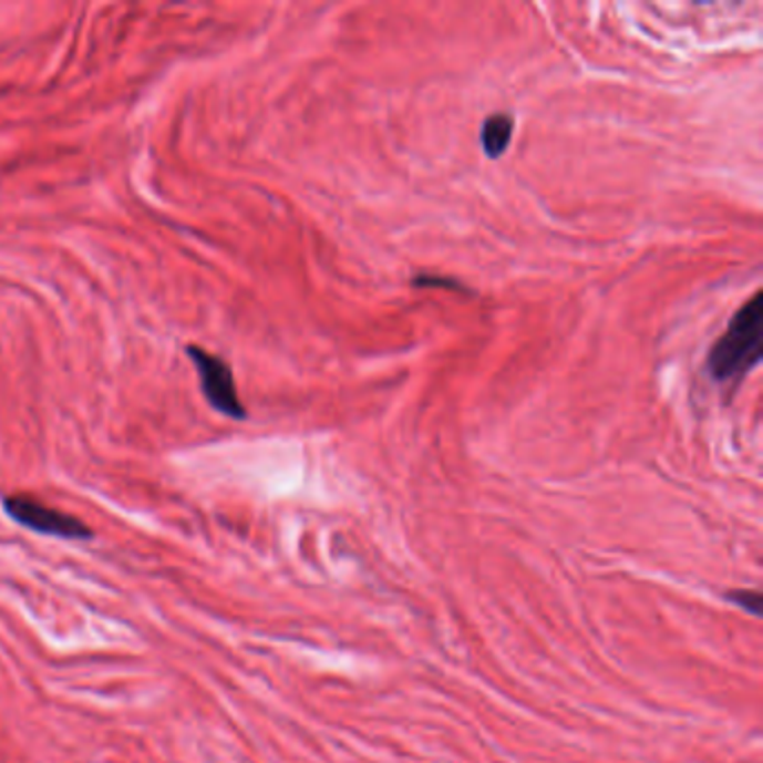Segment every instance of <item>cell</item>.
I'll list each match as a JSON object with an SVG mask.
<instances>
[{
  "mask_svg": "<svg viewBox=\"0 0 763 763\" xmlns=\"http://www.w3.org/2000/svg\"><path fill=\"white\" fill-rule=\"evenodd\" d=\"M513 120L504 113L491 115L482 126V146L488 157H502L511 144Z\"/></svg>",
  "mask_w": 763,
  "mask_h": 763,
  "instance_id": "cell-4",
  "label": "cell"
},
{
  "mask_svg": "<svg viewBox=\"0 0 763 763\" xmlns=\"http://www.w3.org/2000/svg\"><path fill=\"white\" fill-rule=\"evenodd\" d=\"M763 296L756 291L730 320L725 334L708 354V370L719 383H736L761 363Z\"/></svg>",
  "mask_w": 763,
  "mask_h": 763,
  "instance_id": "cell-1",
  "label": "cell"
},
{
  "mask_svg": "<svg viewBox=\"0 0 763 763\" xmlns=\"http://www.w3.org/2000/svg\"><path fill=\"white\" fill-rule=\"evenodd\" d=\"M188 357L193 365L197 368L202 392L206 401L217 410L231 419H245L247 410L238 396L236 379L229 368V363L220 357L208 354L202 348H188Z\"/></svg>",
  "mask_w": 763,
  "mask_h": 763,
  "instance_id": "cell-3",
  "label": "cell"
},
{
  "mask_svg": "<svg viewBox=\"0 0 763 763\" xmlns=\"http://www.w3.org/2000/svg\"><path fill=\"white\" fill-rule=\"evenodd\" d=\"M8 515L19 522L21 526L41 533V535H52L61 539H92L94 530L79 517L63 513L59 508H52L43 504L41 499L19 493L10 495L3 499Z\"/></svg>",
  "mask_w": 763,
  "mask_h": 763,
  "instance_id": "cell-2",
  "label": "cell"
}]
</instances>
